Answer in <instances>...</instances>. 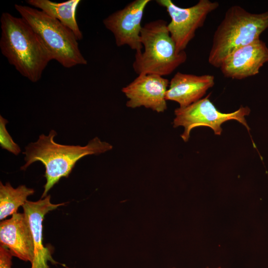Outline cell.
Here are the masks:
<instances>
[{"mask_svg":"<svg viewBox=\"0 0 268 268\" xmlns=\"http://www.w3.org/2000/svg\"><path fill=\"white\" fill-rule=\"evenodd\" d=\"M0 49L8 63L33 82L41 78L53 60L31 25L22 17L3 12L0 16Z\"/></svg>","mask_w":268,"mask_h":268,"instance_id":"obj_1","label":"cell"},{"mask_svg":"<svg viewBox=\"0 0 268 268\" xmlns=\"http://www.w3.org/2000/svg\"><path fill=\"white\" fill-rule=\"evenodd\" d=\"M57 133L51 130L48 135L41 134L35 142L25 147V164L21 168L25 170L32 163L40 161L45 167L46 183L41 199L47 195L49 190L61 178L67 177L78 160L88 155H97L112 149L110 143L96 137L84 146L57 143L54 137Z\"/></svg>","mask_w":268,"mask_h":268,"instance_id":"obj_2","label":"cell"},{"mask_svg":"<svg viewBox=\"0 0 268 268\" xmlns=\"http://www.w3.org/2000/svg\"><path fill=\"white\" fill-rule=\"evenodd\" d=\"M268 28V11L253 13L239 5L230 6L214 33L208 57L209 64L220 68L231 53L259 39Z\"/></svg>","mask_w":268,"mask_h":268,"instance_id":"obj_3","label":"cell"},{"mask_svg":"<svg viewBox=\"0 0 268 268\" xmlns=\"http://www.w3.org/2000/svg\"><path fill=\"white\" fill-rule=\"evenodd\" d=\"M167 22L158 19L142 26L140 41L144 50L135 53L133 68L138 75L172 73L187 59L186 52L178 53L167 28Z\"/></svg>","mask_w":268,"mask_h":268,"instance_id":"obj_4","label":"cell"},{"mask_svg":"<svg viewBox=\"0 0 268 268\" xmlns=\"http://www.w3.org/2000/svg\"><path fill=\"white\" fill-rule=\"evenodd\" d=\"M14 7L36 33L53 60L66 68L87 65L78 40L69 28L41 10L20 4Z\"/></svg>","mask_w":268,"mask_h":268,"instance_id":"obj_5","label":"cell"},{"mask_svg":"<svg viewBox=\"0 0 268 268\" xmlns=\"http://www.w3.org/2000/svg\"><path fill=\"white\" fill-rule=\"evenodd\" d=\"M210 95L209 94L188 106L179 107L175 110L173 126L184 128V131L181 135L184 141L189 140L192 130L200 126L208 127L215 134L220 135L222 131L221 125L231 120L238 121L249 130L245 118L250 112L248 107L241 106L237 110L230 113H221L209 100Z\"/></svg>","mask_w":268,"mask_h":268,"instance_id":"obj_6","label":"cell"},{"mask_svg":"<svg viewBox=\"0 0 268 268\" xmlns=\"http://www.w3.org/2000/svg\"><path fill=\"white\" fill-rule=\"evenodd\" d=\"M156 2L166 9L171 18L167 28L178 53L185 51L194 38L196 30L203 26L207 15L219 6L218 2L209 0H200L186 8L178 6L171 0H157Z\"/></svg>","mask_w":268,"mask_h":268,"instance_id":"obj_7","label":"cell"},{"mask_svg":"<svg viewBox=\"0 0 268 268\" xmlns=\"http://www.w3.org/2000/svg\"><path fill=\"white\" fill-rule=\"evenodd\" d=\"M150 1L134 0L103 20L105 27L113 34L118 47L127 45L135 53L142 52L141 22L144 9Z\"/></svg>","mask_w":268,"mask_h":268,"instance_id":"obj_8","label":"cell"},{"mask_svg":"<svg viewBox=\"0 0 268 268\" xmlns=\"http://www.w3.org/2000/svg\"><path fill=\"white\" fill-rule=\"evenodd\" d=\"M169 82L155 74L138 75L122 89L128 99L126 106L131 108L143 106L158 113L163 112L167 108L165 97Z\"/></svg>","mask_w":268,"mask_h":268,"instance_id":"obj_9","label":"cell"},{"mask_svg":"<svg viewBox=\"0 0 268 268\" xmlns=\"http://www.w3.org/2000/svg\"><path fill=\"white\" fill-rule=\"evenodd\" d=\"M267 62L268 48L259 39L233 51L223 61L220 69L226 77L242 79L259 73Z\"/></svg>","mask_w":268,"mask_h":268,"instance_id":"obj_10","label":"cell"},{"mask_svg":"<svg viewBox=\"0 0 268 268\" xmlns=\"http://www.w3.org/2000/svg\"><path fill=\"white\" fill-rule=\"evenodd\" d=\"M0 246L6 248L12 256L32 263L34 257L33 236L24 213L16 212L0 224Z\"/></svg>","mask_w":268,"mask_h":268,"instance_id":"obj_11","label":"cell"},{"mask_svg":"<svg viewBox=\"0 0 268 268\" xmlns=\"http://www.w3.org/2000/svg\"><path fill=\"white\" fill-rule=\"evenodd\" d=\"M48 195L36 201H27L23 205L24 213L29 223L33 236L34 257L31 268H49L48 261L56 264L50 250L43 244V221L45 215L50 211L63 205L65 203L54 204Z\"/></svg>","mask_w":268,"mask_h":268,"instance_id":"obj_12","label":"cell"},{"mask_svg":"<svg viewBox=\"0 0 268 268\" xmlns=\"http://www.w3.org/2000/svg\"><path fill=\"white\" fill-rule=\"evenodd\" d=\"M214 85L210 74L197 75L177 72L169 82L166 100L177 102L184 108L198 101Z\"/></svg>","mask_w":268,"mask_h":268,"instance_id":"obj_13","label":"cell"},{"mask_svg":"<svg viewBox=\"0 0 268 268\" xmlns=\"http://www.w3.org/2000/svg\"><path fill=\"white\" fill-rule=\"evenodd\" d=\"M80 1L79 0H68L62 2H56L49 0H26L29 5L38 8L69 28L78 40L83 38L82 33L75 18L76 8Z\"/></svg>","mask_w":268,"mask_h":268,"instance_id":"obj_14","label":"cell"},{"mask_svg":"<svg viewBox=\"0 0 268 268\" xmlns=\"http://www.w3.org/2000/svg\"><path fill=\"white\" fill-rule=\"evenodd\" d=\"M35 191L25 185L13 188L9 183H0V219L17 212L18 208L26 202L28 196Z\"/></svg>","mask_w":268,"mask_h":268,"instance_id":"obj_15","label":"cell"},{"mask_svg":"<svg viewBox=\"0 0 268 268\" xmlns=\"http://www.w3.org/2000/svg\"><path fill=\"white\" fill-rule=\"evenodd\" d=\"M7 121L0 116V144L2 149L17 155L20 152V148L18 145L15 143L6 129Z\"/></svg>","mask_w":268,"mask_h":268,"instance_id":"obj_16","label":"cell"},{"mask_svg":"<svg viewBox=\"0 0 268 268\" xmlns=\"http://www.w3.org/2000/svg\"><path fill=\"white\" fill-rule=\"evenodd\" d=\"M12 255L5 247L0 246V268H11Z\"/></svg>","mask_w":268,"mask_h":268,"instance_id":"obj_17","label":"cell"},{"mask_svg":"<svg viewBox=\"0 0 268 268\" xmlns=\"http://www.w3.org/2000/svg\"><path fill=\"white\" fill-rule=\"evenodd\" d=\"M220 268V267H218V268Z\"/></svg>","mask_w":268,"mask_h":268,"instance_id":"obj_18","label":"cell"}]
</instances>
